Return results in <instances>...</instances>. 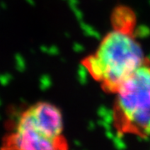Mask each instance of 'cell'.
Segmentation results:
<instances>
[{
  "instance_id": "2",
  "label": "cell",
  "mask_w": 150,
  "mask_h": 150,
  "mask_svg": "<svg viewBox=\"0 0 150 150\" xmlns=\"http://www.w3.org/2000/svg\"><path fill=\"white\" fill-rule=\"evenodd\" d=\"M59 108L38 102L22 111L2 141V150H68Z\"/></svg>"
},
{
  "instance_id": "3",
  "label": "cell",
  "mask_w": 150,
  "mask_h": 150,
  "mask_svg": "<svg viewBox=\"0 0 150 150\" xmlns=\"http://www.w3.org/2000/svg\"><path fill=\"white\" fill-rule=\"evenodd\" d=\"M112 122L120 136L150 137V61L140 66L113 94Z\"/></svg>"
},
{
  "instance_id": "1",
  "label": "cell",
  "mask_w": 150,
  "mask_h": 150,
  "mask_svg": "<svg viewBox=\"0 0 150 150\" xmlns=\"http://www.w3.org/2000/svg\"><path fill=\"white\" fill-rule=\"evenodd\" d=\"M111 24L95 51L82 61L88 74L108 94H113L135 70L149 61L136 36V17L131 8H115Z\"/></svg>"
}]
</instances>
